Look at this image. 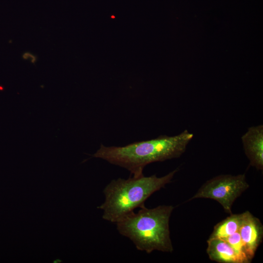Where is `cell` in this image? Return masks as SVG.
I'll return each mask as SVG.
<instances>
[{
	"label": "cell",
	"instance_id": "obj_1",
	"mask_svg": "<svg viewBox=\"0 0 263 263\" xmlns=\"http://www.w3.org/2000/svg\"><path fill=\"white\" fill-rule=\"evenodd\" d=\"M193 136L192 133L185 130L176 135H161L123 147H106L101 144L91 156L123 168L132 176L138 177L143 174L144 168L149 164L179 157Z\"/></svg>",
	"mask_w": 263,
	"mask_h": 263
},
{
	"label": "cell",
	"instance_id": "obj_7",
	"mask_svg": "<svg viewBox=\"0 0 263 263\" xmlns=\"http://www.w3.org/2000/svg\"><path fill=\"white\" fill-rule=\"evenodd\" d=\"M207 244V252L211 261L220 263H244L233 247L224 239L209 238Z\"/></svg>",
	"mask_w": 263,
	"mask_h": 263
},
{
	"label": "cell",
	"instance_id": "obj_5",
	"mask_svg": "<svg viewBox=\"0 0 263 263\" xmlns=\"http://www.w3.org/2000/svg\"><path fill=\"white\" fill-rule=\"evenodd\" d=\"M239 232L250 261L262 241L263 226L259 219L248 211L242 213Z\"/></svg>",
	"mask_w": 263,
	"mask_h": 263
},
{
	"label": "cell",
	"instance_id": "obj_6",
	"mask_svg": "<svg viewBox=\"0 0 263 263\" xmlns=\"http://www.w3.org/2000/svg\"><path fill=\"white\" fill-rule=\"evenodd\" d=\"M245 154L250 164L258 170L263 169V125L249 127L241 137Z\"/></svg>",
	"mask_w": 263,
	"mask_h": 263
},
{
	"label": "cell",
	"instance_id": "obj_3",
	"mask_svg": "<svg viewBox=\"0 0 263 263\" xmlns=\"http://www.w3.org/2000/svg\"><path fill=\"white\" fill-rule=\"evenodd\" d=\"M170 205L152 208L145 206L132 211L116 224L118 232L129 238L136 249L147 253L153 251L171 253L169 219L174 209Z\"/></svg>",
	"mask_w": 263,
	"mask_h": 263
},
{
	"label": "cell",
	"instance_id": "obj_9",
	"mask_svg": "<svg viewBox=\"0 0 263 263\" xmlns=\"http://www.w3.org/2000/svg\"><path fill=\"white\" fill-rule=\"evenodd\" d=\"M222 239L226 241L233 247L242 259L244 263H249L251 262L247 256L244 245L239 231Z\"/></svg>",
	"mask_w": 263,
	"mask_h": 263
},
{
	"label": "cell",
	"instance_id": "obj_10",
	"mask_svg": "<svg viewBox=\"0 0 263 263\" xmlns=\"http://www.w3.org/2000/svg\"><path fill=\"white\" fill-rule=\"evenodd\" d=\"M23 57L25 59H28V58H30L32 63H34L36 61V57L35 56H34L33 55L30 53H25L23 55Z\"/></svg>",
	"mask_w": 263,
	"mask_h": 263
},
{
	"label": "cell",
	"instance_id": "obj_2",
	"mask_svg": "<svg viewBox=\"0 0 263 263\" xmlns=\"http://www.w3.org/2000/svg\"><path fill=\"white\" fill-rule=\"evenodd\" d=\"M178 171L177 168L159 177L143 174L112 180L103 189L104 201L97 207L103 211L102 218L116 223L135 209L144 206L146 200L170 183Z\"/></svg>",
	"mask_w": 263,
	"mask_h": 263
},
{
	"label": "cell",
	"instance_id": "obj_8",
	"mask_svg": "<svg viewBox=\"0 0 263 263\" xmlns=\"http://www.w3.org/2000/svg\"><path fill=\"white\" fill-rule=\"evenodd\" d=\"M242 218L241 214L230 215L216 225L209 238L224 239L239 231Z\"/></svg>",
	"mask_w": 263,
	"mask_h": 263
},
{
	"label": "cell",
	"instance_id": "obj_4",
	"mask_svg": "<svg viewBox=\"0 0 263 263\" xmlns=\"http://www.w3.org/2000/svg\"><path fill=\"white\" fill-rule=\"evenodd\" d=\"M249 187L245 174L218 175L205 183L189 200L206 198L216 200L231 214L235 200Z\"/></svg>",
	"mask_w": 263,
	"mask_h": 263
}]
</instances>
